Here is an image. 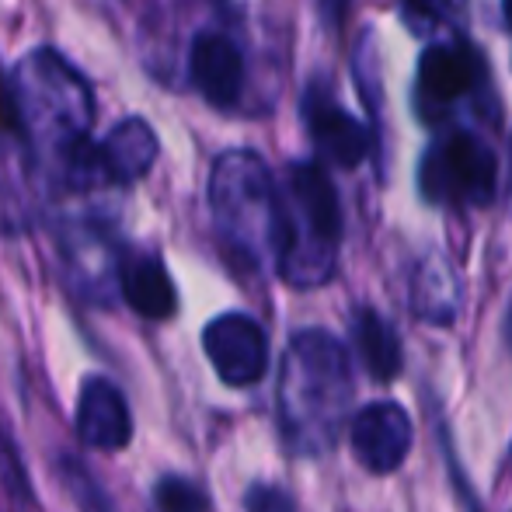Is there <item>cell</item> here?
I'll list each match as a JSON object with an SVG mask.
<instances>
[{
    "mask_svg": "<svg viewBox=\"0 0 512 512\" xmlns=\"http://www.w3.org/2000/svg\"><path fill=\"white\" fill-rule=\"evenodd\" d=\"M95 88L56 46H35L0 67V136L21 143L56 192H91Z\"/></svg>",
    "mask_w": 512,
    "mask_h": 512,
    "instance_id": "1",
    "label": "cell"
},
{
    "mask_svg": "<svg viewBox=\"0 0 512 512\" xmlns=\"http://www.w3.org/2000/svg\"><path fill=\"white\" fill-rule=\"evenodd\" d=\"M352 398L349 359L335 335L321 328L297 331L279 373V425L300 457H317L338 436Z\"/></svg>",
    "mask_w": 512,
    "mask_h": 512,
    "instance_id": "2",
    "label": "cell"
},
{
    "mask_svg": "<svg viewBox=\"0 0 512 512\" xmlns=\"http://www.w3.org/2000/svg\"><path fill=\"white\" fill-rule=\"evenodd\" d=\"M206 199L216 237L241 269L258 272L262 265L279 262L283 189H276L262 154L248 147L223 150L209 168Z\"/></svg>",
    "mask_w": 512,
    "mask_h": 512,
    "instance_id": "3",
    "label": "cell"
},
{
    "mask_svg": "<svg viewBox=\"0 0 512 512\" xmlns=\"http://www.w3.org/2000/svg\"><path fill=\"white\" fill-rule=\"evenodd\" d=\"M342 203L321 161H293L283 189V234L276 272L297 290H314L335 272Z\"/></svg>",
    "mask_w": 512,
    "mask_h": 512,
    "instance_id": "4",
    "label": "cell"
},
{
    "mask_svg": "<svg viewBox=\"0 0 512 512\" xmlns=\"http://www.w3.org/2000/svg\"><path fill=\"white\" fill-rule=\"evenodd\" d=\"M53 234L70 286L95 304H108L119 293V265L129 248L115 234L112 216L102 209L63 213L53 223Z\"/></svg>",
    "mask_w": 512,
    "mask_h": 512,
    "instance_id": "5",
    "label": "cell"
},
{
    "mask_svg": "<svg viewBox=\"0 0 512 512\" xmlns=\"http://www.w3.org/2000/svg\"><path fill=\"white\" fill-rule=\"evenodd\" d=\"M495 182H499V161L492 147L464 129L432 140L418 168V185L429 203L485 206L495 196Z\"/></svg>",
    "mask_w": 512,
    "mask_h": 512,
    "instance_id": "6",
    "label": "cell"
},
{
    "mask_svg": "<svg viewBox=\"0 0 512 512\" xmlns=\"http://www.w3.org/2000/svg\"><path fill=\"white\" fill-rule=\"evenodd\" d=\"M161 157V140L143 115H126L112 122L91 150V192L95 189H129L154 171Z\"/></svg>",
    "mask_w": 512,
    "mask_h": 512,
    "instance_id": "7",
    "label": "cell"
},
{
    "mask_svg": "<svg viewBox=\"0 0 512 512\" xmlns=\"http://www.w3.org/2000/svg\"><path fill=\"white\" fill-rule=\"evenodd\" d=\"M185 70H189V84L199 98L216 108V112H234L244 98V84H248V67H244V53L223 28H199L189 42V56H185Z\"/></svg>",
    "mask_w": 512,
    "mask_h": 512,
    "instance_id": "8",
    "label": "cell"
},
{
    "mask_svg": "<svg viewBox=\"0 0 512 512\" xmlns=\"http://www.w3.org/2000/svg\"><path fill=\"white\" fill-rule=\"evenodd\" d=\"M203 349L227 387H251L269 370V338L255 317L230 310L203 328Z\"/></svg>",
    "mask_w": 512,
    "mask_h": 512,
    "instance_id": "9",
    "label": "cell"
},
{
    "mask_svg": "<svg viewBox=\"0 0 512 512\" xmlns=\"http://www.w3.org/2000/svg\"><path fill=\"white\" fill-rule=\"evenodd\" d=\"M300 115H304L307 136L314 143L317 157L335 168H359L363 157L370 154V136L366 129L338 105L335 91L324 77H314L304 91L300 102Z\"/></svg>",
    "mask_w": 512,
    "mask_h": 512,
    "instance_id": "10",
    "label": "cell"
},
{
    "mask_svg": "<svg viewBox=\"0 0 512 512\" xmlns=\"http://www.w3.org/2000/svg\"><path fill=\"white\" fill-rule=\"evenodd\" d=\"M481 81V56L471 42H443L432 46L418 60V84L415 102L422 119L436 122L446 112V105L464 98Z\"/></svg>",
    "mask_w": 512,
    "mask_h": 512,
    "instance_id": "11",
    "label": "cell"
},
{
    "mask_svg": "<svg viewBox=\"0 0 512 512\" xmlns=\"http://www.w3.org/2000/svg\"><path fill=\"white\" fill-rule=\"evenodd\" d=\"M46 178L21 143L0 136V237H18L39 223Z\"/></svg>",
    "mask_w": 512,
    "mask_h": 512,
    "instance_id": "12",
    "label": "cell"
},
{
    "mask_svg": "<svg viewBox=\"0 0 512 512\" xmlns=\"http://www.w3.org/2000/svg\"><path fill=\"white\" fill-rule=\"evenodd\" d=\"M77 439L91 450L119 453L133 439V415L122 398V391L108 377H84L74 411Z\"/></svg>",
    "mask_w": 512,
    "mask_h": 512,
    "instance_id": "13",
    "label": "cell"
},
{
    "mask_svg": "<svg viewBox=\"0 0 512 512\" xmlns=\"http://www.w3.org/2000/svg\"><path fill=\"white\" fill-rule=\"evenodd\" d=\"M352 450L356 460L373 474H391L405 464L411 450V418L394 401H377L363 408L352 422Z\"/></svg>",
    "mask_w": 512,
    "mask_h": 512,
    "instance_id": "14",
    "label": "cell"
},
{
    "mask_svg": "<svg viewBox=\"0 0 512 512\" xmlns=\"http://www.w3.org/2000/svg\"><path fill=\"white\" fill-rule=\"evenodd\" d=\"M119 297L147 321H168L178 310V290L168 265L150 248H126L119 265Z\"/></svg>",
    "mask_w": 512,
    "mask_h": 512,
    "instance_id": "15",
    "label": "cell"
},
{
    "mask_svg": "<svg viewBox=\"0 0 512 512\" xmlns=\"http://www.w3.org/2000/svg\"><path fill=\"white\" fill-rule=\"evenodd\" d=\"M352 338H356V349L363 356L366 370L373 373V380L387 384L401 373V342L394 335V328L377 314V310L363 307L352 321Z\"/></svg>",
    "mask_w": 512,
    "mask_h": 512,
    "instance_id": "16",
    "label": "cell"
},
{
    "mask_svg": "<svg viewBox=\"0 0 512 512\" xmlns=\"http://www.w3.org/2000/svg\"><path fill=\"white\" fill-rule=\"evenodd\" d=\"M415 310L418 317L436 324H450L457 317V290H453V279L443 265H422L415 279Z\"/></svg>",
    "mask_w": 512,
    "mask_h": 512,
    "instance_id": "17",
    "label": "cell"
},
{
    "mask_svg": "<svg viewBox=\"0 0 512 512\" xmlns=\"http://www.w3.org/2000/svg\"><path fill=\"white\" fill-rule=\"evenodd\" d=\"M157 512H209V495L203 485L182 474H164L154 485Z\"/></svg>",
    "mask_w": 512,
    "mask_h": 512,
    "instance_id": "18",
    "label": "cell"
},
{
    "mask_svg": "<svg viewBox=\"0 0 512 512\" xmlns=\"http://www.w3.org/2000/svg\"><path fill=\"white\" fill-rule=\"evenodd\" d=\"M0 485H4V492L14 502H25V506L32 502V481H28V471L18 457V446L11 443L4 425H0Z\"/></svg>",
    "mask_w": 512,
    "mask_h": 512,
    "instance_id": "19",
    "label": "cell"
},
{
    "mask_svg": "<svg viewBox=\"0 0 512 512\" xmlns=\"http://www.w3.org/2000/svg\"><path fill=\"white\" fill-rule=\"evenodd\" d=\"M63 478H67V488L74 492L77 509H81V512H112V502H108V495L95 485V478H91V474L84 471L81 464H67V467H63Z\"/></svg>",
    "mask_w": 512,
    "mask_h": 512,
    "instance_id": "20",
    "label": "cell"
},
{
    "mask_svg": "<svg viewBox=\"0 0 512 512\" xmlns=\"http://www.w3.org/2000/svg\"><path fill=\"white\" fill-rule=\"evenodd\" d=\"M244 509L248 512H297L290 495L272 485H251L248 495H244Z\"/></svg>",
    "mask_w": 512,
    "mask_h": 512,
    "instance_id": "21",
    "label": "cell"
},
{
    "mask_svg": "<svg viewBox=\"0 0 512 512\" xmlns=\"http://www.w3.org/2000/svg\"><path fill=\"white\" fill-rule=\"evenodd\" d=\"M317 11H321L324 28L338 32L345 25V14H349V0H317Z\"/></svg>",
    "mask_w": 512,
    "mask_h": 512,
    "instance_id": "22",
    "label": "cell"
},
{
    "mask_svg": "<svg viewBox=\"0 0 512 512\" xmlns=\"http://www.w3.org/2000/svg\"><path fill=\"white\" fill-rule=\"evenodd\" d=\"M506 338H509V345H512V304L506 310Z\"/></svg>",
    "mask_w": 512,
    "mask_h": 512,
    "instance_id": "23",
    "label": "cell"
},
{
    "mask_svg": "<svg viewBox=\"0 0 512 512\" xmlns=\"http://www.w3.org/2000/svg\"><path fill=\"white\" fill-rule=\"evenodd\" d=\"M506 18H509V28H512V0H506Z\"/></svg>",
    "mask_w": 512,
    "mask_h": 512,
    "instance_id": "24",
    "label": "cell"
},
{
    "mask_svg": "<svg viewBox=\"0 0 512 512\" xmlns=\"http://www.w3.org/2000/svg\"><path fill=\"white\" fill-rule=\"evenodd\" d=\"M509 460H512V450H509Z\"/></svg>",
    "mask_w": 512,
    "mask_h": 512,
    "instance_id": "25",
    "label": "cell"
}]
</instances>
